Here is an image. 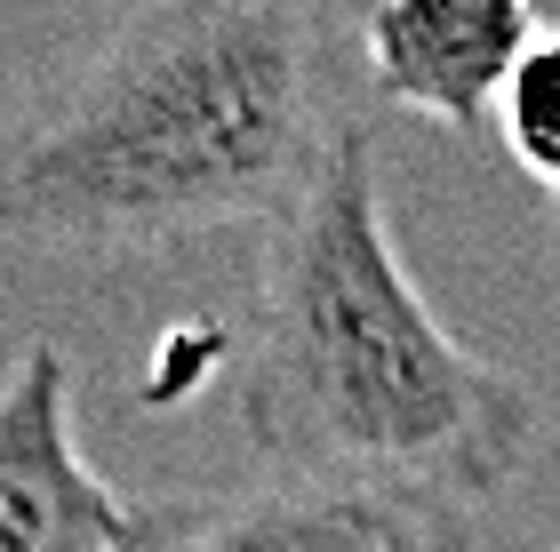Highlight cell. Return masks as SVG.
Returning a JSON list of instances; mask_svg holds the SVG:
<instances>
[{"mask_svg": "<svg viewBox=\"0 0 560 552\" xmlns=\"http://www.w3.org/2000/svg\"><path fill=\"white\" fill-rule=\"evenodd\" d=\"M337 16L289 0H168L120 16L0 113V240L144 257L296 209L345 113Z\"/></svg>", "mask_w": 560, "mask_h": 552, "instance_id": "6da1fadb", "label": "cell"}, {"mask_svg": "<svg viewBox=\"0 0 560 552\" xmlns=\"http://www.w3.org/2000/svg\"><path fill=\"white\" fill-rule=\"evenodd\" d=\"M233 409L272 481L417 496L465 520L521 481L545 433L537 392L472 353L409 281L369 129L265 233Z\"/></svg>", "mask_w": 560, "mask_h": 552, "instance_id": "7a4b0ae2", "label": "cell"}, {"mask_svg": "<svg viewBox=\"0 0 560 552\" xmlns=\"http://www.w3.org/2000/svg\"><path fill=\"white\" fill-rule=\"evenodd\" d=\"M129 552H472V520L376 489L257 481L137 505Z\"/></svg>", "mask_w": 560, "mask_h": 552, "instance_id": "3957f363", "label": "cell"}, {"mask_svg": "<svg viewBox=\"0 0 560 552\" xmlns=\"http://www.w3.org/2000/svg\"><path fill=\"white\" fill-rule=\"evenodd\" d=\"M137 505L81 448L72 361L57 344H16L0 376V552H129Z\"/></svg>", "mask_w": 560, "mask_h": 552, "instance_id": "277c9868", "label": "cell"}, {"mask_svg": "<svg viewBox=\"0 0 560 552\" xmlns=\"http://www.w3.org/2000/svg\"><path fill=\"white\" fill-rule=\"evenodd\" d=\"M545 24L521 0H385L352 24L361 72L400 113H424L441 129L497 120V96L513 81Z\"/></svg>", "mask_w": 560, "mask_h": 552, "instance_id": "5b68a950", "label": "cell"}, {"mask_svg": "<svg viewBox=\"0 0 560 552\" xmlns=\"http://www.w3.org/2000/svg\"><path fill=\"white\" fill-rule=\"evenodd\" d=\"M497 137L545 185V200H560V24H545L513 64V81L497 96Z\"/></svg>", "mask_w": 560, "mask_h": 552, "instance_id": "8992f818", "label": "cell"}, {"mask_svg": "<svg viewBox=\"0 0 560 552\" xmlns=\"http://www.w3.org/2000/svg\"><path fill=\"white\" fill-rule=\"evenodd\" d=\"M552 233H560V200H552Z\"/></svg>", "mask_w": 560, "mask_h": 552, "instance_id": "52a82bcc", "label": "cell"}]
</instances>
